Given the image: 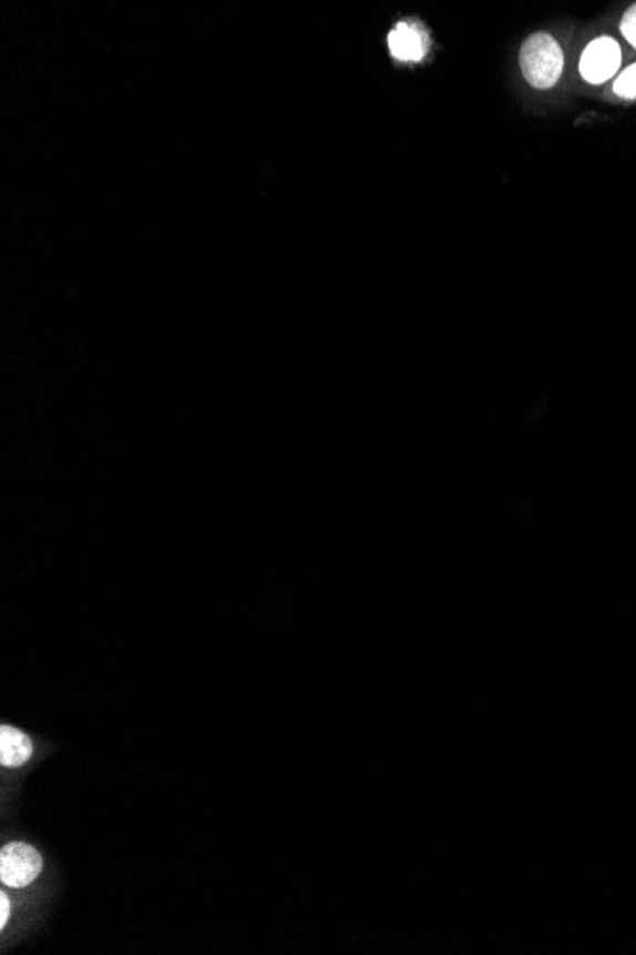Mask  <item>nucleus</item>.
<instances>
[{
    "label": "nucleus",
    "instance_id": "1",
    "mask_svg": "<svg viewBox=\"0 0 636 955\" xmlns=\"http://www.w3.org/2000/svg\"><path fill=\"white\" fill-rule=\"evenodd\" d=\"M522 75L537 90L553 89L564 69V54L555 37L535 33L521 48Z\"/></svg>",
    "mask_w": 636,
    "mask_h": 955
},
{
    "label": "nucleus",
    "instance_id": "2",
    "mask_svg": "<svg viewBox=\"0 0 636 955\" xmlns=\"http://www.w3.org/2000/svg\"><path fill=\"white\" fill-rule=\"evenodd\" d=\"M42 872L41 854L28 843H12L0 854V880L7 887L21 888L31 885Z\"/></svg>",
    "mask_w": 636,
    "mask_h": 955
},
{
    "label": "nucleus",
    "instance_id": "5",
    "mask_svg": "<svg viewBox=\"0 0 636 955\" xmlns=\"http://www.w3.org/2000/svg\"><path fill=\"white\" fill-rule=\"evenodd\" d=\"M33 745L28 734L14 727L4 725L0 729V763L4 766H20L31 758Z\"/></svg>",
    "mask_w": 636,
    "mask_h": 955
},
{
    "label": "nucleus",
    "instance_id": "7",
    "mask_svg": "<svg viewBox=\"0 0 636 955\" xmlns=\"http://www.w3.org/2000/svg\"><path fill=\"white\" fill-rule=\"evenodd\" d=\"M622 33L627 41H629L630 47L636 48V4L625 12V16L622 18Z\"/></svg>",
    "mask_w": 636,
    "mask_h": 955
},
{
    "label": "nucleus",
    "instance_id": "3",
    "mask_svg": "<svg viewBox=\"0 0 636 955\" xmlns=\"http://www.w3.org/2000/svg\"><path fill=\"white\" fill-rule=\"evenodd\" d=\"M622 48L609 37H598L585 48L579 71L585 81L591 84H601L616 75L617 69L622 68Z\"/></svg>",
    "mask_w": 636,
    "mask_h": 955
},
{
    "label": "nucleus",
    "instance_id": "6",
    "mask_svg": "<svg viewBox=\"0 0 636 955\" xmlns=\"http://www.w3.org/2000/svg\"><path fill=\"white\" fill-rule=\"evenodd\" d=\"M614 92L625 100H636V63L622 71L614 82Z\"/></svg>",
    "mask_w": 636,
    "mask_h": 955
},
{
    "label": "nucleus",
    "instance_id": "4",
    "mask_svg": "<svg viewBox=\"0 0 636 955\" xmlns=\"http://www.w3.org/2000/svg\"><path fill=\"white\" fill-rule=\"evenodd\" d=\"M427 48H429V37L420 23L400 21L399 26L389 33V50H391L394 60H423Z\"/></svg>",
    "mask_w": 636,
    "mask_h": 955
},
{
    "label": "nucleus",
    "instance_id": "8",
    "mask_svg": "<svg viewBox=\"0 0 636 955\" xmlns=\"http://www.w3.org/2000/svg\"><path fill=\"white\" fill-rule=\"evenodd\" d=\"M8 917H10V902L4 893H0V928L7 927Z\"/></svg>",
    "mask_w": 636,
    "mask_h": 955
}]
</instances>
